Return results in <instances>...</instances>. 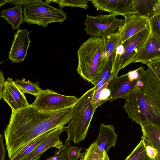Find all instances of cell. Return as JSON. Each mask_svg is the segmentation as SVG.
<instances>
[{"label":"cell","mask_w":160,"mask_h":160,"mask_svg":"<svg viewBox=\"0 0 160 160\" xmlns=\"http://www.w3.org/2000/svg\"><path fill=\"white\" fill-rule=\"evenodd\" d=\"M106 53L108 59L112 62L118 46L120 44V38L117 31L103 38Z\"/></svg>","instance_id":"cell-21"},{"label":"cell","mask_w":160,"mask_h":160,"mask_svg":"<svg viewBox=\"0 0 160 160\" xmlns=\"http://www.w3.org/2000/svg\"><path fill=\"white\" fill-rule=\"evenodd\" d=\"M70 146H68L63 148L61 152L57 155H55L57 158V160H66L68 159V152Z\"/></svg>","instance_id":"cell-33"},{"label":"cell","mask_w":160,"mask_h":160,"mask_svg":"<svg viewBox=\"0 0 160 160\" xmlns=\"http://www.w3.org/2000/svg\"><path fill=\"white\" fill-rule=\"evenodd\" d=\"M51 2L58 4L60 8L65 6L82 8L86 9L88 8V1L86 0H46L45 2L49 4Z\"/></svg>","instance_id":"cell-25"},{"label":"cell","mask_w":160,"mask_h":160,"mask_svg":"<svg viewBox=\"0 0 160 160\" xmlns=\"http://www.w3.org/2000/svg\"><path fill=\"white\" fill-rule=\"evenodd\" d=\"M23 21L29 24H36L46 28L51 23H62L67 18V13L62 8L53 7L42 0L24 6Z\"/></svg>","instance_id":"cell-6"},{"label":"cell","mask_w":160,"mask_h":160,"mask_svg":"<svg viewBox=\"0 0 160 160\" xmlns=\"http://www.w3.org/2000/svg\"><path fill=\"white\" fill-rule=\"evenodd\" d=\"M40 0H5L6 3H10L17 5H23V6L32 4L38 3Z\"/></svg>","instance_id":"cell-32"},{"label":"cell","mask_w":160,"mask_h":160,"mask_svg":"<svg viewBox=\"0 0 160 160\" xmlns=\"http://www.w3.org/2000/svg\"><path fill=\"white\" fill-rule=\"evenodd\" d=\"M2 63V62L0 61V65H1V64Z\"/></svg>","instance_id":"cell-38"},{"label":"cell","mask_w":160,"mask_h":160,"mask_svg":"<svg viewBox=\"0 0 160 160\" xmlns=\"http://www.w3.org/2000/svg\"><path fill=\"white\" fill-rule=\"evenodd\" d=\"M30 32L26 29H18L14 34V38L8 53L9 58L13 62L24 61L27 54L31 41Z\"/></svg>","instance_id":"cell-13"},{"label":"cell","mask_w":160,"mask_h":160,"mask_svg":"<svg viewBox=\"0 0 160 160\" xmlns=\"http://www.w3.org/2000/svg\"><path fill=\"white\" fill-rule=\"evenodd\" d=\"M78 99L75 96L62 95L47 89L42 90L31 104L39 110L52 111L73 106Z\"/></svg>","instance_id":"cell-8"},{"label":"cell","mask_w":160,"mask_h":160,"mask_svg":"<svg viewBox=\"0 0 160 160\" xmlns=\"http://www.w3.org/2000/svg\"><path fill=\"white\" fill-rule=\"evenodd\" d=\"M128 118L141 126H160V79L149 68L143 70L133 91L124 98Z\"/></svg>","instance_id":"cell-2"},{"label":"cell","mask_w":160,"mask_h":160,"mask_svg":"<svg viewBox=\"0 0 160 160\" xmlns=\"http://www.w3.org/2000/svg\"><path fill=\"white\" fill-rule=\"evenodd\" d=\"M112 62L108 59L99 79L102 80L105 82L110 80L112 78Z\"/></svg>","instance_id":"cell-28"},{"label":"cell","mask_w":160,"mask_h":160,"mask_svg":"<svg viewBox=\"0 0 160 160\" xmlns=\"http://www.w3.org/2000/svg\"><path fill=\"white\" fill-rule=\"evenodd\" d=\"M102 154L99 151L96 143L92 142L83 155L82 160H99Z\"/></svg>","instance_id":"cell-26"},{"label":"cell","mask_w":160,"mask_h":160,"mask_svg":"<svg viewBox=\"0 0 160 160\" xmlns=\"http://www.w3.org/2000/svg\"><path fill=\"white\" fill-rule=\"evenodd\" d=\"M73 106L56 111H43L30 104L18 111L12 110L4 132L9 158L41 135L68 123Z\"/></svg>","instance_id":"cell-1"},{"label":"cell","mask_w":160,"mask_h":160,"mask_svg":"<svg viewBox=\"0 0 160 160\" xmlns=\"http://www.w3.org/2000/svg\"><path fill=\"white\" fill-rule=\"evenodd\" d=\"M90 1L97 11L107 12L124 17L137 14V12L132 0H92Z\"/></svg>","instance_id":"cell-10"},{"label":"cell","mask_w":160,"mask_h":160,"mask_svg":"<svg viewBox=\"0 0 160 160\" xmlns=\"http://www.w3.org/2000/svg\"><path fill=\"white\" fill-rule=\"evenodd\" d=\"M136 10L137 15L144 16L149 20L153 16L160 14L159 0H132Z\"/></svg>","instance_id":"cell-17"},{"label":"cell","mask_w":160,"mask_h":160,"mask_svg":"<svg viewBox=\"0 0 160 160\" xmlns=\"http://www.w3.org/2000/svg\"><path fill=\"white\" fill-rule=\"evenodd\" d=\"M3 139V137L0 132V160H4L5 158L6 151Z\"/></svg>","instance_id":"cell-34"},{"label":"cell","mask_w":160,"mask_h":160,"mask_svg":"<svg viewBox=\"0 0 160 160\" xmlns=\"http://www.w3.org/2000/svg\"><path fill=\"white\" fill-rule=\"evenodd\" d=\"M144 143L160 151V126L147 124L141 126Z\"/></svg>","instance_id":"cell-18"},{"label":"cell","mask_w":160,"mask_h":160,"mask_svg":"<svg viewBox=\"0 0 160 160\" xmlns=\"http://www.w3.org/2000/svg\"><path fill=\"white\" fill-rule=\"evenodd\" d=\"M147 65L157 78L160 79V59L152 61Z\"/></svg>","instance_id":"cell-31"},{"label":"cell","mask_w":160,"mask_h":160,"mask_svg":"<svg viewBox=\"0 0 160 160\" xmlns=\"http://www.w3.org/2000/svg\"><path fill=\"white\" fill-rule=\"evenodd\" d=\"M124 17L123 23L117 31L120 37V44L139 32L149 29L148 20L144 16L132 14Z\"/></svg>","instance_id":"cell-12"},{"label":"cell","mask_w":160,"mask_h":160,"mask_svg":"<svg viewBox=\"0 0 160 160\" xmlns=\"http://www.w3.org/2000/svg\"><path fill=\"white\" fill-rule=\"evenodd\" d=\"M22 10L21 5H15L13 8L2 10L1 12V17L11 25L13 30H18L21 24L23 23Z\"/></svg>","instance_id":"cell-19"},{"label":"cell","mask_w":160,"mask_h":160,"mask_svg":"<svg viewBox=\"0 0 160 160\" xmlns=\"http://www.w3.org/2000/svg\"><path fill=\"white\" fill-rule=\"evenodd\" d=\"M14 82L16 85L23 93L32 94L36 97L42 91L37 83L27 81L24 78L17 79Z\"/></svg>","instance_id":"cell-23"},{"label":"cell","mask_w":160,"mask_h":160,"mask_svg":"<svg viewBox=\"0 0 160 160\" xmlns=\"http://www.w3.org/2000/svg\"><path fill=\"white\" fill-rule=\"evenodd\" d=\"M147 155L153 160H160V151L144 143Z\"/></svg>","instance_id":"cell-30"},{"label":"cell","mask_w":160,"mask_h":160,"mask_svg":"<svg viewBox=\"0 0 160 160\" xmlns=\"http://www.w3.org/2000/svg\"><path fill=\"white\" fill-rule=\"evenodd\" d=\"M48 160V158H47V160Z\"/></svg>","instance_id":"cell-39"},{"label":"cell","mask_w":160,"mask_h":160,"mask_svg":"<svg viewBox=\"0 0 160 160\" xmlns=\"http://www.w3.org/2000/svg\"><path fill=\"white\" fill-rule=\"evenodd\" d=\"M158 59H160V38L150 34L132 63L140 62L147 65Z\"/></svg>","instance_id":"cell-14"},{"label":"cell","mask_w":160,"mask_h":160,"mask_svg":"<svg viewBox=\"0 0 160 160\" xmlns=\"http://www.w3.org/2000/svg\"><path fill=\"white\" fill-rule=\"evenodd\" d=\"M124 160H153L147 154L144 142L142 139Z\"/></svg>","instance_id":"cell-24"},{"label":"cell","mask_w":160,"mask_h":160,"mask_svg":"<svg viewBox=\"0 0 160 160\" xmlns=\"http://www.w3.org/2000/svg\"><path fill=\"white\" fill-rule=\"evenodd\" d=\"M99 160H110L108 155L104 150L102 151V154Z\"/></svg>","instance_id":"cell-36"},{"label":"cell","mask_w":160,"mask_h":160,"mask_svg":"<svg viewBox=\"0 0 160 160\" xmlns=\"http://www.w3.org/2000/svg\"><path fill=\"white\" fill-rule=\"evenodd\" d=\"M6 3L5 0H0V7Z\"/></svg>","instance_id":"cell-37"},{"label":"cell","mask_w":160,"mask_h":160,"mask_svg":"<svg viewBox=\"0 0 160 160\" xmlns=\"http://www.w3.org/2000/svg\"><path fill=\"white\" fill-rule=\"evenodd\" d=\"M117 15L110 13L92 16L87 14L84 24L87 35L103 38L116 31L123 23V20L117 19Z\"/></svg>","instance_id":"cell-7"},{"label":"cell","mask_w":160,"mask_h":160,"mask_svg":"<svg viewBox=\"0 0 160 160\" xmlns=\"http://www.w3.org/2000/svg\"><path fill=\"white\" fill-rule=\"evenodd\" d=\"M78 55L77 72L94 85L100 79L108 60L103 38L91 37L81 45Z\"/></svg>","instance_id":"cell-3"},{"label":"cell","mask_w":160,"mask_h":160,"mask_svg":"<svg viewBox=\"0 0 160 160\" xmlns=\"http://www.w3.org/2000/svg\"><path fill=\"white\" fill-rule=\"evenodd\" d=\"M95 88L84 93L73 105L70 121L63 128L68 134L66 142L72 141L77 144L85 138L95 110L91 103Z\"/></svg>","instance_id":"cell-4"},{"label":"cell","mask_w":160,"mask_h":160,"mask_svg":"<svg viewBox=\"0 0 160 160\" xmlns=\"http://www.w3.org/2000/svg\"><path fill=\"white\" fill-rule=\"evenodd\" d=\"M115 130L112 124H101L98 136L95 141L100 152L104 150L107 153L109 148L115 146L118 135Z\"/></svg>","instance_id":"cell-16"},{"label":"cell","mask_w":160,"mask_h":160,"mask_svg":"<svg viewBox=\"0 0 160 160\" xmlns=\"http://www.w3.org/2000/svg\"><path fill=\"white\" fill-rule=\"evenodd\" d=\"M148 25L150 34L160 38V14L148 20Z\"/></svg>","instance_id":"cell-27"},{"label":"cell","mask_w":160,"mask_h":160,"mask_svg":"<svg viewBox=\"0 0 160 160\" xmlns=\"http://www.w3.org/2000/svg\"><path fill=\"white\" fill-rule=\"evenodd\" d=\"M144 70L142 66L120 76L112 78L108 88L110 91L109 100L111 102L125 97L135 88L141 74Z\"/></svg>","instance_id":"cell-9"},{"label":"cell","mask_w":160,"mask_h":160,"mask_svg":"<svg viewBox=\"0 0 160 160\" xmlns=\"http://www.w3.org/2000/svg\"><path fill=\"white\" fill-rule=\"evenodd\" d=\"M110 80L107 82L100 88L95 90L91 102L94 110L105 102L109 100L110 91L107 86Z\"/></svg>","instance_id":"cell-22"},{"label":"cell","mask_w":160,"mask_h":160,"mask_svg":"<svg viewBox=\"0 0 160 160\" xmlns=\"http://www.w3.org/2000/svg\"><path fill=\"white\" fill-rule=\"evenodd\" d=\"M150 35L149 29L142 30L128 39L117 47L112 62V78L118 76L119 71L129 64L133 60Z\"/></svg>","instance_id":"cell-5"},{"label":"cell","mask_w":160,"mask_h":160,"mask_svg":"<svg viewBox=\"0 0 160 160\" xmlns=\"http://www.w3.org/2000/svg\"><path fill=\"white\" fill-rule=\"evenodd\" d=\"M64 126L59 127L53 133L40 143L23 160H38L42 154L49 148L54 147L59 149L62 147L63 143L60 140V137L64 131Z\"/></svg>","instance_id":"cell-15"},{"label":"cell","mask_w":160,"mask_h":160,"mask_svg":"<svg viewBox=\"0 0 160 160\" xmlns=\"http://www.w3.org/2000/svg\"><path fill=\"white\" fill-rule=\"evenodd\" d=\"M82 149V147L70 146L68 152V160H76L78 159L80 152Z\"/></svg>","instance_id":"cell-29"},{"label":"cell","mask_w":160,"mask_h":160,"mask_svg":"<svg viewBox=\"0 0 160 160\" xmlns=\"http://www.w3.org/2000/svg\"><path fill=\"white\" fill-rule=\"evenodd\" d=\"M5 82L3 73L0 70V100L2 98L3 88Z\"/></svg>","instance_id":"cell-35"},{"label":"cell","mask_w":160,"mask_h":160,"mask_svg":"<svg viewBox=\"0 0 160 160\" xmlns=\"http://www.w3.org/2000/svg\"><path fill=\"white\" fill-rule=\"evenodd\" d=\"M59 127L48 131L41 135L25 146L18 152L14 155L9 159V160H23L40 143L53 133Z\"/></svg>","instance_id":"cell-20"},{"label":"cell","mask_w":160,"mask_h":160,"mask_svg":"<svg viewBox=\"0 0 160 160\" xmlns=\"http://www.w3.org/2000/svg\"><path fill=\"white\" fill-rule=\"evenodd\" d=\"M2 98L13 111L20 110L30 105L24 93L10 78H8L4 82Z\"/></svg>","instance_id":"cell-11"}]
</instances>
